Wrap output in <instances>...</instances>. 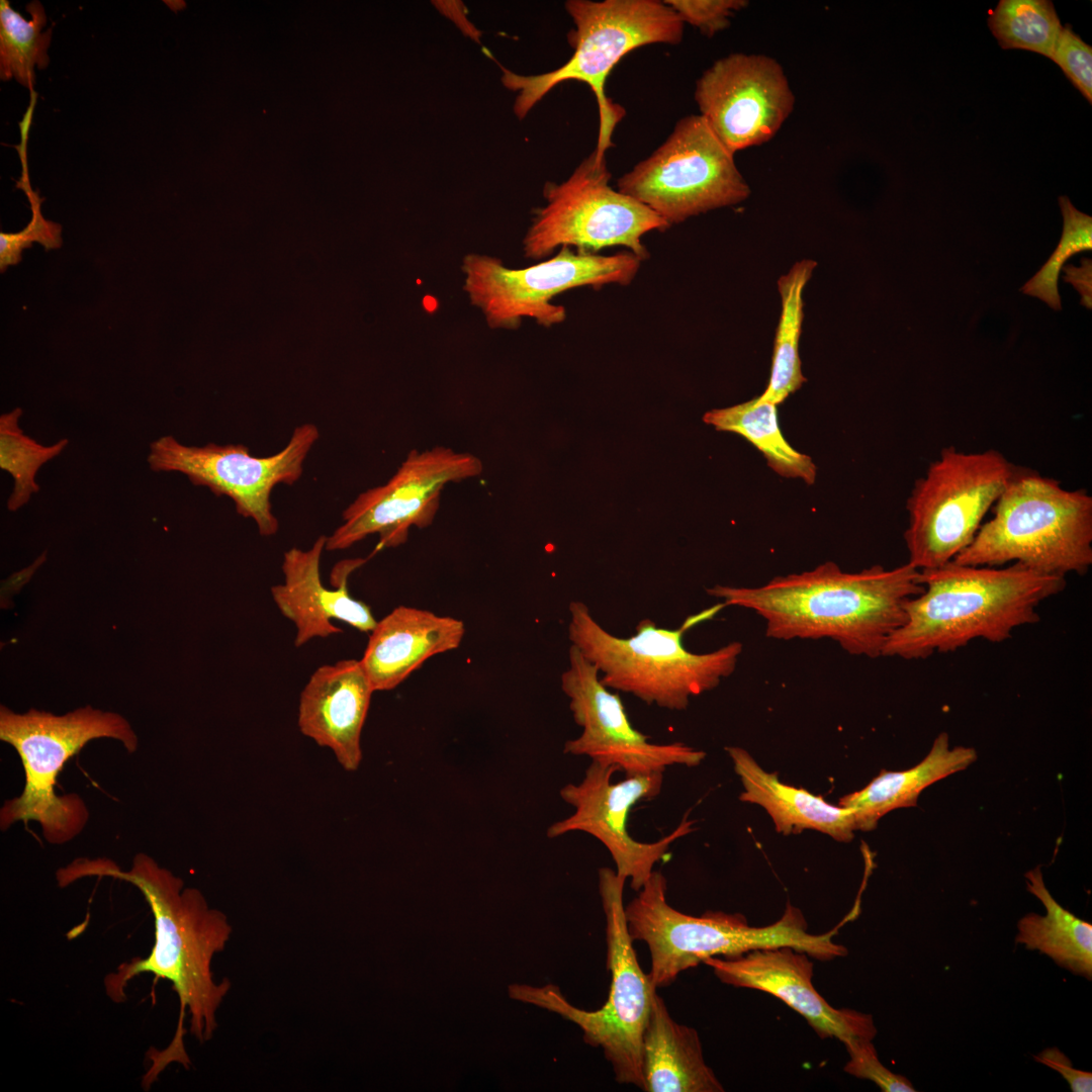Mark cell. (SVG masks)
<instances>
[{
    "instance_id": "obj_1",
    "label": "cell",
    "mask_w": 1092,
    "mask_h": 1092,
    "mask_svg": "<svg viewBox=\"0 0 1092 1092\" xmlns=\"http://www.w3.org/2000/svg\"><path fill=\"white\" fill-rule=\"evenodd\" d=\"M56 877L60 887L85 877H109L130 883L144 895L154 916V945L148 957L132 958L107 974L105 992L111 1001L121 1003L128 982L140 974L170 981L179 1000V1018L172 1041L160 1052L169 1062L189 1063L186 1012L191 1034L199 1042L209 1040L217 1027V1010L231 989L228 979L217 982L211 971L214 956L224 949L232 934L226 916L210 908L199 890L185 888L181 878L145 853H138L127 871L107 858H78Z\"/></svg>"
},
{
    "instance_id": "obj_2",
    "label": "cell",
    "mask_w": 1092,
    "mask_h": 1092,
    "mask_svg": "<svg viewBox=\"0 0 1092 1092\" xmlns=\"http://www.w3.org/2000/svg\"><path fill=\"white\" fill-rule=\"evenodd\" d=\"M922 590L919 570L908 562L845 572L830 561L776 576L760 586L716 584L706 589L725 607L759 615L769 638H828L851 655L870 658L882 656L889 637L905 622L906 603Z\"/></svg>"
},
{
    "instance_id": "obj_3",
    "label": "cell",
    "mask_w": 1092,
    "mask_h": 1092,
    "mask_svg": "<svg viewBox=\"0 0 1092 1092\" xmlns=\"http://www.w3.org/2000/svg\"><path fill=\"white\" fill-rule=\"evenodd\" d=\"M923 590L908 600L906 619L882 656L924 659L975 639L1000 643L1039 621L1038 606L1066 587V578L1019 563L973 566L953 560L919 570Z\"/></svg>"
},
{
    "instance_id": "obj_4",
    "label": "cell",
    "mask_w": 1092,
    "mask_h": 1092,
    "mask_svg": "<svg viewBox=\"0 0 1092 1092\" xmlns=\"http://www.w3.org/2000/svg\"><path fill=\"white\" fill-rule=\"evenodd\" d=\"M724 607L721 602L692 615L676 629L643 619L633 636L621 638L603 628L583 602L572 601L568 638L602 673L600 681L606 688L631 694L648 705L681 711L692 697L714 690L736 668L743 649L738 641L707 653L692 652L682 643L688 630Z\"/></svg>"
},
{
    "instance_id": "obj_5",
    "label": "cell",
    "mask_w": 1092,
    "mask_h": 1092,
    "mask_svg": "<svg viewBox=\"0 0 1092 1092\" xmlns=\"http://www.w3.org/2000/svg\"><path fill=\"white\" fill-rule=\"evenodd\" d=\"M666 891V878L654 870L637 896L625 906L631 939L648 946L651 958L648 975L656 988L672 984L681 972L714 957L736 958L754 949L779 946H791L822 961L847 953L846 947L834 942L833 937L853 918L854 910L830 931L812 934L807 931L802 912L791 904L775 923L754 927L738 913L685 914L667 903Z\"/></svg>"
},
{
    "instance_id": "obj_6",
    "label": "cell",
    "mask_w": 1092,
    "mask_h": 1092,
    "mask_svg": "<svg viewBox=\"0 0 1092 1092\" xmlns=\"http://www.w3.org/2000/svg\"><path fill=\"white\" fill-rule=\"evenodd\" d=\"M953 561L990 567L1019 563L1046 574L1083 575L1092 565V496L1015 466L992 518Z\"/></svg>"
},
{
    "instance_id": "obj_7",
    "label": "cell",
    "mask_w": 1092,
    "mask_h": 1092,
    "mask_svg": "<svg viewBox=\"0 0 1092 1092\" xmlns=\"http://www.w3.org/2000/svg\"><path fill=\"white\" fill-rule=\"evenodd\" d=\"M565 9L574 28L568 33L573 53L561 67L538 75H521L502 68L503 85L517 93L513 110L519 119L557 85L579 81L588 85L599 107V138L595 152L605 159L624 108L608 98L605 85L615 66L633 50L654 43L678 44L684 35L679 16L664 1L568 0Z\"/></svg>"
},
{
    "instance_id": "obj_8",
    "label": "cell",
    "mask_w": 1092,
    "mask_h": 1092,
    "mask_svg": "<svg viewBox=\"0 0 1092 1092\" xmlns=\"http://www.w3.org/2000/svg\"><path fill=\"white\" fill-rule=\"evenodd\" d=\"M98 738L118 740L129 753L138 748L134 731L117 713L86 706L61 716L35 709L17 714L2 705L0 739L17 751L25 784L18 797L1 807V829L18 821H36L52 844H63L77 836L88 821L89 811L79 795L59 796L56 782L66 762Z\"/></svg>"
},
{
    "instance_id": "obj_9",
    "label": "cell",
    "mask_w": 1092,
    "mask_h": 1092,
    "mask_svg": "<svg viewBox=\"0 0 1092 1092\" xmlns=\"http://www.w3.org/2000/svg\"><path fill=\"white\" fill-rule=\"evenodd\" d=\"M626 880L615 870L598 871V888L606 921L609 995L599 1009L585 1010L570 1004L553 984L543 987L513 984L511 998L555 1012L575 1023L583 1040L600 1048L610 1063L615 1080L643 1090L642 1036L656 987L641 969L631 939L623 904Z\"/></svg>"
},
{
    "instance_id": "obj_10",
    "label": "cell",
    "mask_w": 1092,
    "mask_h": 1092,
    "mask_svg": "<svg viewBox=\"0 0 1092 1092\" xmlns=\"http://www.w3.org/2000/svg\"><path fill=\"white\" fill-rule=\"evenodd\" d=\"M1014 469L998 450L943 448L907 499L908 563L923 570L953 560L972 543Z\"/></svg>"
},
{
    "instance_id": "obj_11",
    "label": "cell",
    "mask_w": 1092,
    "mask_h": 1092,
    "mask_svg": "<svg viewBox=\"0 0 1092 1092\" xmlns=\"http://www.w3.org/2000/svg\"><path fill=\"white\" fill-rule=\"evenodd\" d=\"M641 260L629 251L606 256L561 247L552 258L522 269L506 267L494 257L468 254L462 262L463 289L491 329L516 330L524 317L550 328L566 318L552 299L569 289L629 285Z\"/></svg>"
},
{
    "instance_id": "obj_12",
    "label": "cell",
    "mask_w": 1092,
    "mask_h": 1092,
    "mask_svg": "<svg viewBox=\"0 0 1092 1092\" xmlns=\"http://www.w3.org/2000/svg\"><path fill=\"white\" fill-rule=\"evenodd\" d=\"M606 158L595 152L563 182H547L545 204L535 210L523 240L524 256L539 260L556 248L575 247L597 253L615 246L628 249L641 261L649 257L642 238L670 225L647 206L610 186Z\"/></svg>"
},
{
    "instance_id": "obj_13",
    "label": "cell",
    "mask_w": 1092,
    "mask_h": 1092,
    "mask_svg": "<svg viewBox=\"0 0 1092 1092\" xmlns=\"http://www.w3.org/2000/svg\"><path fill=\"white\" fill-rule=\"evenodd\" d=\"M618 190L669 225L738 204L750 194L734 155L701 115L680 118L659 148L618 179Z\"/></svg>"
},
{
    "instance_id": "obj_14",
    "label": "cell",
    "mask_w": 1092,
    "mask_h": 1092,
    "mask_svg": "<svg viewBox=\"0 0 1092 1092\" xmlns=\"http://www.w3.org/2000/svg\"><path fill=\"white\" fill-rule=\"evenodd\" d=\"M318 437L315 425L303 424L294 428L282 450L255 457L243 444L187 446L168 435L150 444L147 460L153 471L182 473L192 484L230 497L237 513L252 519L259 534L268 537L279 527L272 512L273 488L280 483L292 485L300 478L304 460Z\"/></svg>"
},
{
    "instance_id": "obj_15",
    "label": "cell",
    "mask_w": 1092,
    "mask_h": 1092,
    "mask_svg": "<svg viewBox=\"0 0 1092 1092\" xmlns=\"http://www.w3.org/2000/svg\"><path fill=\"white\" fill-rule=\"evenodd\" d=\"M479 458L438 446L412 450L390 479L361 492L343 512V523L327 537L326 549L344 550L369 535L377 534V550L404 543L412 527L430 526L440 495L449 482L478 476Z\"/></svg>"
},
{
    "instance_id": "obj_16",
    "label": "cell",
    "mask_w": 1092,
    "mask_h": 1092,
    "mask_svg": "<svg viewBox=\"0 0 1092 1092\" xmlns=\"http://www.w3.org/2000/svg\"><path fill=\"white\" fill-rule=\"evenodd\" d=\"M618 770L616 765L592 760L580 783L565 785L560 797L574 812L550 825L547 836L573 831L590 834L611 853L616 873L638 892L671 844L694 830L695 821L686 816L672 832L656 841L635 840L627 830L629 813L638 802L660 794L664 771L629 776L613 784L612 777Z\"/></svg>"
},
{
    "instance_id": "obj_17",
    "label": "cell",
    "mask_w": 1092,
    "mask_h": 1092,
    "mask_svg": "<svg viewBox=\"0 0 1092 1092\" xmlns=\"http://www.w3.org/2000/svg\"><path fill=\"white\" fill-rule=\"evenodd\" d=\"M700 115L733 155L763 145L795 106L782 65L762 54L734 53L717 60L698 79Z\"/></svg>"
},
{
    "instance_id": "obj_18",
    "label": "cell",
    "mask_w": 1092,
    "mask_h": 1092,
    "mask_svg": "<svg viewBox=\"0 0 1092 1092\" xmlns=\"http://www.w3.org/2000/svg\"><path fill=\"white\" fill-rule=\"evenodd\" d=\"M569 667L561 675V689L581 734L564 744V753L585 755L612 764L625 777L664 771L670 765L696 766L706 752L682 742L656 744L636 730L618 694L601 681L599 670L571 645Z\"/></svg>"
},
{
    "instance_id": "obj_19",
    "label": "cell",
    "mask_w": 1092,
    "mask_h": 1092,
    "mask_svg": "<svg viewBox=\"0 0 1092 1092\" xmlns=\"http://www.w3.org/2000/svg\"><path fill=\"white\" fill-rule=\"evenodd\" d=\"M724 984L768 993L802 1015L822 1038L835 1037L845 1046L873 1040L877 1028L871 1014L831 1006L815 989L813 963L791 946L760 948L736 958L704 961Z\"/></svg>"
},
{
    "instance_id": "obj_20",
    "label": "cell",
    "mask_w": 1092,
    "mask_h": 1092,
    "mask_svg": "<svg viewBox=\"0 0 1092 1092\" xmlns=\"http://www.w3.org/2000/svg\"><path fill=\"white\" fill-rule=\"evenodd\" d=\"M327 536H320L309 549L291 548L283 555L284 582L271 587V595L281 614L296 628L294 645L300 647L313 638H326L343 630L332 620L344 622L360 632H371L376 626L370 607L349 594V574L365 562L350 559L340 562L333 571L338 581L335 589L327 588L321 579V557L326 549Z\"/></svg>"
},
{
    "instance_id": "obj_21",
    "label": "cell",
    "mask_w": 1092,
    "mask_h": 1092,
    "mask_svg": "<svg viewBox=\"0 0 1092 1092\" xmlns=\"http://www.w3.org/2000/svg\"><path fill=\"white\" fill-rule=\"evenodd\" d=\"M373 693L360 660L343 659L316 668L300 694L299 730L330 748L348 771L362 760L361 733Z\"/></svg>"
},
{
    "instance_id": "obj_22",
    "label": "cell",
    "mask_w": 1092,
    "mask_h": 1092,
    "mask_svg": "<svg viewBox=\"0 0 1092 1092\" xmlns=\"http://www.w3.org/2000/svg\"><path fill=\"white\" fill-rule=\"evenodd\" d=\"M360 663L376 691H389L434 655L456 649L464 623L450 616L398 606L377 621Z\"/></svg>"
},
{
    "instance_id": "obj_23",
    "label": "cell",
    "mask_w": 1092,
    "mask_h": 1092,
    "mask_svg": "<svg viewBox=\"0 0 1092 1092\" xmlns=\"http://www.w3.org/2000/svg\"><path fill=\"white\" fill-rule=\"evenodd\" d=\"M725 749L743 786L739 800L761 806L778 832L790 835L813 829L841 842L853 838L855 825L850 809L831 805L821 796L782 783L777 772L765 771L741 747Z\"/></svg>"
},
{
    "instance_id": "obj_24",
    "label": "cell",
    "mask_w": 1092,
    "mask_h": 1092,
    "mask_svg": "<svg viewBox=\"0 0 1092 1092\" xmlns=\"http://www.w3.org/2000/svg\"><path fill=\"white\" fill-rule=\"evenodd\" d=\"M645 1092H722L696 1029L677 1023L656 993L642 1036Z\"/></svg>"
},
{
    "instance_id": "obj_25",
    "label": "cell",
    "mask_w": 1092,
    "mask_h": 1092,
    "mask_svg": "<svg viewBox=\"0 0 1092 1092\" xmlns=\"http://www.w3.org/2000/svg\"><path fill=\"white\" fill-rule=\"evenodd\" d=\"M977 759L972 747L950 748L948 735L940 733L930 751L915 766L900 771L883 769L864 788L839 799V806L851 810L855 830L870 831L889 812L917 805L920 793Z\"/></svg>"
},
{
    "instance_id": "obj_26",
    "label": "cell",
    "mask_w": 1092,
    "mask_h": 1092,
    "mask_svg": "<svg viewBox=\"0 0 1092 1092\" xmlns=\"http://www.w3.org/2000/svg\"><path fill=\"white\" fill-rule=\"evenodd\" d=\"M1027 891L1044 906L1045 915L1028 913L1017 922L1016 944L1038 950L1059 967L1092 979V924L1061 906L1045 887L1039 867L1025 874Z\"/></svg>"
},
{
    "instance_id": "obj_27",
    "label": "cell",
    "mask_w": 1092,
    "mask_h": 1092,
    "mask_svg": "<svg viewBox=\"0 0 1092 1092\" xmlns=\"http://www.w3.org/2000/svg\"><path fill=\"white\" fill-rule=\"evenodd\" d=\"M704 422L717 430L735 433L753 445L770 469L786 478L813 484L817 467L812 458L793 448L785 439L778 419V405L758 396L704 415Z\"/></svg>"
},
{
    "instance_id": "obj_28",
    "label": "cell",
    "mask_w": 1092,
    "mask_h": 1092,
    "mask_svg": "<svg viewBox=\"0 0 1092 1092\" xmlns=\"http://www.w3.org/2000/svg\"><path fill=\"white\" fill-rule=\"evenodd\" d=\"M816 262L802 260L778 281L782 312L776 333L769 380L759 400L783 403L806 381L799 356V340L804 317L803 291Z\"/></svg>"
},
{
    "instance_id": "obj_29",
    "label": "cell",
    "mask_w": 1092,
    "mask_h": 1092,
    "mask_svg": "<svg viewBox=\"0 0 1092 1092\" xmlns=\"http://www.w3.org/2000/svg\"><path fill=\"white\" fill-rule=\"evenodd\" d=\"M26 10L30 19L13 10L8 1L0 2V77L4 81L14 78L33 93L35 67L43 70L50 62L53 29L41 32L47 15L39 1L30 2Z\"/></svg>"
},
{
    "instance_id": "obj_30",
    "label": "cell",
    "mask_w": 1092,
    "mask_h": 1092,
    "mask_svg": "<svg viewBox=\"0 0 1092 1092\" xmlns=\"http://www.w3.org/2000/svg\"><path fill=\"white\" fill-rule=\"evenodd\" d=\"M22 408L4 413L0 417V468L10 474L13 487L7 499V509L15 512L26 505L32 494L38 492L35 480L40 467L60 455L68 446L64 438L44 446L25 435L19 426Z\"/></svg>"
},
{
    "instance_id": "obj_31",
    "label": "cell",
    "mask_w": 1092,
    "mask_h": 1092,
    "mask_svg": "<svg viewBox=\"0 0 1092 1092\" xmlns=\"http://www.w3.org/2000/svg\"><path fill=\"white\" fill-rule=\"evenodd\" d=\"M1002 49H1021L1051 59L1062 30L1050 0H1001L988 19Z\"/></svg>"
},
{
    "instance_id": "obj_32",
    "label": "cell",
    "mask_w": 1092,
    "mask_h": 1092,
    "mask_svg": "<svg viewBox=\"0 0 1092 1092\" xmlns=\"http://www.w3.org/2000/svg\"><path fill=\"white\" fill-rule=\"evenodd\" d=\"M1063 214V233L1059 245L1043 266L1021 288L1024 294L1039 298L1055 310H1061L1059 275L1072 256L1092 250V217L1079 211L1067 196L1059 198Z\"/></svg>"
},
{
    "instance_id": "obj_33",
    "label": "cell",
    "mask_w": 1092,
    "mask_h": 1092,
    "mask_svg": "<svg viewBox=\"0 0 1092 1092\" xmlns=\"http://www.w3.org/2000/svg\"><path fill=\"white\" fill-rule=\"evenodd\" d=\"M26 194L30 210L31 220L18 233H0V270L4 272L9 265H16L21 261L22 251L30 248L33 242H37L46 250L58 249L62 246L61 224L48 220L43 217L40 205L43 201L34 192L29 184L20 186Z\"/></svg>"
},
{
    "instance_id": "obj_34",
    "label": "cell",
    "mask_w": 1092,
    "mask_h": 1092,
    "mask_svg": "<svg viewBox=\"0 0 1092 1092\" xmlns=\"http://www.w3.org/2000/svg\"><path fill=\"white\" fill-rule=\"evenodd\" d=\"M1067 78L1092 102V48L1069 24L1062 27L1051 57Z\"/></svg>"
},
{
    "instance_id": "obj_35",
    "label": "cell",
    "mask_w": 1092,
    "mask_h": 1092,
    "mask_svg": "<svg viewBox=\"0 0 1092 1092\" xmlns=\"http://www.w3.org/2000/svg\"><path fill=\"white\" fill-rule=\"evenodd\" d=\"M684 23L713 36L730 24L731 17L748 4L745 0H665Z\"/></svg>"
},
{
    "instance_id": "obj_36",
    "label": "cell",
    "mask_w": 1092,
    "mask_h": 1092,
    "mask_svg": "<svg viewBox=\"0 0 1092 1092\" xmlns=\"http://www.w3.org/2000/svg\"><path fill=\"white\" fill-rule=\"evenodd\" d=\"M849 1061L844 1071L856 1078L874 1082L884 1092H914L909 1079L895 1074L880 1061L872 1040H862L845 1046Z\"/></svg>"
},
{
    "instance_id": "obj_37",
    "label": "cell",
    "mask_w": 1092,
    "mask_h": 1092,
    "mask_svg": "<svg viewBox=\"0 0 1092 1092\" xmlns=\"http://www.w3.org/2000/svg\"><path fill=\"white\" fill-rule=\"evenodd\" d=\"M1034 1061L1057 1071L1073 1092L1092 1091V1073L1075 1069L1070 1059L1058 1048H1048L1033 1056Z\"/></svg>"
}]
</instances>
